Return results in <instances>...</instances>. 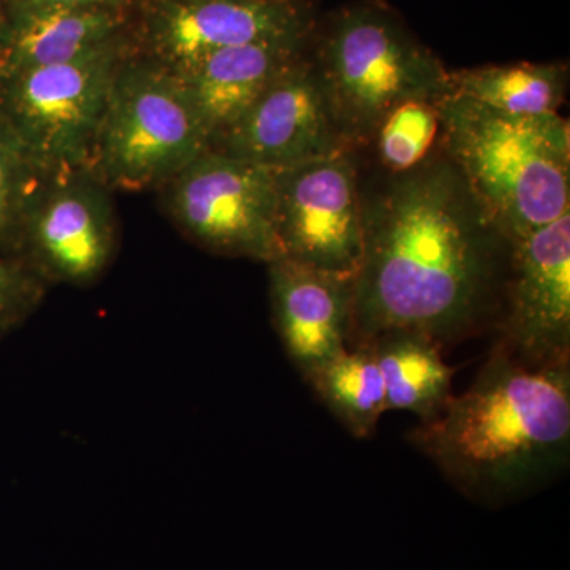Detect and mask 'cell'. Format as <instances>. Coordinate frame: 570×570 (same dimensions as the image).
<instances>
[{
    "instance_id": "cell-12",
    "label": "cell",
    "mask_w": 570,
    "mask_h": 570,
    "mask_svg": "<svg viewBox=\"0 0 570 570\" xmlns=\"http://www.w3.org/2000/svg\"><path fill=\"white\" fill-rule=\"evenodd\" d=\"M212 148L247 163L284 168L348 146L337 132L314 63L305 52Z\"/></svg>"
},
{
    "instance_id": "cell-19",
    "label": "cell",
    "mask_w": 570,
    "mask_h": 570,
    "mask_svg": "<svg viewBox=\"0 0 570 570\" xmlns=\"http://www.w3.org/2000/svg\"><path fill=\"white\" fill-rule=\"evenodd\" d=\"M439 100H409L379 124L371 145L376 146L379 160L390 175L414 170L433 156L441 138Z\"/></svg>"
},
{
    "instance_id": "cell-6",
    "label": "cell",
    "mask_w": 570,
    "mask_h": 570,
    "mask_svg": "<svg viewBox=\"0 0 570 570\" xmlns=\"http://www.w3.org/2000/svg\"><path fill=\"white\" fill-rule=\"evenodd\" d=\"M129 55L122 36L73 61L0 81V121L41 178L88 170L112 80Z\"/></svg>"
},
{
    "instance_id": "cell-13",
    "label": "cell",
    "mask_w": 570,
    "mask_h": 570,
    "mask_svg": "<svg viewBox=\"0 0 570 570\" xmlns=\"http://www.w3.org/2000/svg\"><path fill=\"white\" fill-rule=\"evenodd\" d=\"M273 324L285 354L307 384L351 340L355 276L283 257L268 264Z\"/></svg>"
},
{
    "instance_id": "cell-11",
    "label": "cell",
    "mask_w": 570,
    "mask_h": 570,
    "mask_svg": "<svg viewBox=\"0 0 570 570\" xmlns=\"http://www.w3.org/2000/svg\"><path fill=\"white\" fill-rule=\"evenodd\" d=\"M311 32L299 0H149L141 20L145 58L170 71L224 48L307 40Z\"/></svg>"
},
{
    "instance_id": "cell-10",
    "label": "cell",
    "mask_w": 570,
    "mask_h": 570,
    "mask_svg": "<svg viewBox=\"0 0 570 570\" xmlns=\"http://www.w3.org/2000/svg\"><path fill=\"white\" fill-rule=\"evenodd\" d=\"M499 330L524 365H570V213L510 246Z\"/></svg>"
},
{
    "instance_id": "cell-17",
    "label": "cell",
    "mask_w": 570,
    "mask_h": 570,
    "mask_svg": "<svg viewBox=\"0 0 570 570\" xmlns=\"http://www.w3.org/2000/svg\"><path fill=\"white\" fill-rule=\"evenodd\" d=\"M568 80L564 63L485 66L450 71V94L510 116L557 115Z\"/></svg>"
},
{
    "instance_id": "cell-18",
    "label": "cell",
    "mask_w": 570,
    "mask_h": 570,
    "mask_svg": "<svg viewBox=\"0 0 570 570\" xmlns=\"http://www.w3.org/2000/svg\"><path fill=\"white\" fill-rule=\"evenodd\" d=\"M311 387L355 438L373 436L387 412L384 379L367 344L336 356L311 381Z\"/></svg>"
},
{
    "instance_id": "cell-3",
    "label": "cell",
    "mask_w": 570,
    "mask_h": 570,
    "mask_svg": "<svg viewBox=\"0 0 570 570\" xmlns=\"http://www.w3.org/2000/svg\"><path fill=\"white\" fill-rule=\"evenodd\" d=\"M441 151L510 245L570 213V129L560 112L510 116L448 94Z\"/></svg>"
},
{
    "instance_id": "cell-5",
    "label": "cell",
    "mask_w": 570,
    "mask_h": 570,
    "mask_svg": "<svg viewBox=\"0 0 570 570\" xmlns=\"http://www.w3.org/2000/svg\"><path fill=\"white\" fill-rule=\"evenodd\" d=\"M212 148L175 73L127 56L112 80L88 170L110 190L163 187Z\"/></svg>"
},
{
    "instance_id": "cell-1",
    "label": "cell",
    "mask_w": 570,
    "mask_h": 570,
    "mask_svg": "<svg viewBox=\"0 0 570 570\" xmlns=\"http://www.w3.org/2000/svg\"><path fill=\"white\" fill-rule=\"evenodd\" d=\"M348 348L409 330L442 348L499 322L510 243L444 153L363 195Z\"/></svg>"
},
{
    "instance_id": "cell-7",
    "label": "cell",
    "mask_w": 570,
    "mask_h": 570,
    "mask_svg": "<svg viewBox=\"0 0 570 570\" xmlns=\"http://www.w3.org/2000/svg\"><path fill=\"white\" fill-rule=\"evenodd\" d=\"M163 187L171 220L195 245L266 265L284 257L276 168L209 148Z\"/></svg>"
},
{
    "instance_id": "cell-20",
    "label": "cell",
    "mask_w": 570,
    "mask_h": 570,
    "mask_svg": "<svg viewBox=\"0 0 570 570\" xmlns=\"http://www.w3.org/2000/svg\"><path fill=\"white\" fill-rule=\"evenodd\" d=\"M41 176L0 121V247L17 258L26 209Z\"/></svg>"
},
{
    "instance_id": "cell-22",
    "label": "cell",
    "mask_w": 570,
    "mask_h": 570,
    "mask_svg": "<svg viewBox=\"0 0 570 570\" xmlns=\"http://www.w3.org/2000/svg\"><path fill=\"white\" fill-rule=\"evenodd\" d=\"M130 0H3L6 14L55 9H104L126 11Z\"/></svg>"
},
{
    "instance_id": "cell-23",
    "label": "cell",
    "mask_w": 570,
    "mask_h": 570,
    "mask_svg": "<svg viewBox=\"0 0 570 570\" xmlns=\"http://www.w3.org/2000/svg\"><path fill=\"white\" fill-rule=\"evenodd\" d=\"M3 22H6V10H3V0H0V36H2Z\"/></svg>"
},
{
    "instance_id": "cell-14",
    "label": "cell",
    "mask_w": 570,
    "mask_h": 570,
    "mask_svg": "<svg viewBox=\"0 0 570 570\" xmlns=\"http://www.w3.org/2000/svg\"><path fill=\"white\" fill-rule=\"evenodd\" d=\"M307 40H268L224 48L171 71L183 82L212 145L307 50Z\"/></svg>"
},
{
    "instance_id": "cell-21",
    "label": "cell",
    "mask_w": 570,
    "mask_h": 570,
    "mask_svg": "<svg viewBox=\"0 0 570 570\" xmlns=\"http://www.w3.org/2000/svg\"><path fill=\"white\" fill-rule=\"evenodd\" d=\"M47 285L18 258L0 257V340L36 313Z\"/></svg>"
},
{
    "instance_id": "cell-16",
    "label": "cell",
    "mask_w": 570,
    "mask_h": 570,
    "mask_svg": "<svg viewBox=\"0 0 570 570\" xmlns=\"http://www.w3.org/2000/svg\"><path fill=\"white\" fill-rule=\"evenodd\" d=\"M363 346V344H362ZM385 385L387 411H406L420 423L436 419L452 400L453 367L430 336L393 330L371 340Z\"/></svg>"
},
{
    "instance_id": "cell-9",
    "label": "cell",
    "mask_w": 570,
    "mask_h": 570,
    "mask_svg": "<svg viewBox=\"0 0 570 570\" xmlns=\"http://www.w3.org/2000/svg\"><path fill=\"white\" fill-rule=\"evenodd\" d=\"M116 247L110 189L91 171L41 179L26 209L18 261L47 284L86 287L105 275Z\"/></svg>"
},
{
    "instance_id": "cell-15",
    "label": "cell",
    "mask_w": 570,
    "mask_h": 570,
    "mask_svg": "<svg viewBox=\"0 0 570 570\" xmlns=\"http://www.w3.org/2000/svg\"><path fill=\"white\" fill-rule=\"evenodd\" d=\"M126 21V11L104 9L6 14L0 36V81L99 50L124 36Z\"/></svg>"
},
{
    "instance_id": "cell-8",
    "label": "cell",
    "mask_w": 570,
    "mask_h": 570,
    "mask_svg": "<svg viewBox=\"0 0 570 570\" xmlns=\"http://www.w3.org/2000/svg\"><path fill=\"white\" fill-rule=\"evenodd\" d=\"M355 149L276 168V225L284 257L355 276L363 257V193Z\"/></svg>"
},
{
    "instance_id": "cell-2",
    "label": "cell",
    "mask_w": 570,
    "mask_h": 570,
    "mask_svg": "<svg viewBox=\"0 0 570 570\" xmlns=\"http://www.w3.org/2000/svg\"><path fill=\"white\" fill-rule=\"evenodd\" d=\"M411 442L469 498L499 504L530 493L569 466L570 365H524L497 346Z\"/></svg>"
},
{
    "instance_id": "cell-4",
    "label": "cell",
    "mask_w": 570,
    "mask_h": 570,
    "mask_svg": "<svg viewBox=\"0 0 570 570\" xmlns=\"http://www.w3.org/2000/svg\"><path fill=\"white\" fill-rule=\"evenodd\" d=\"M311 61L337 132L352 149L371 145L379 124L397 105L450 94L444 63L376 3L333 14Z\"/></svg>"
}]
</instances>
